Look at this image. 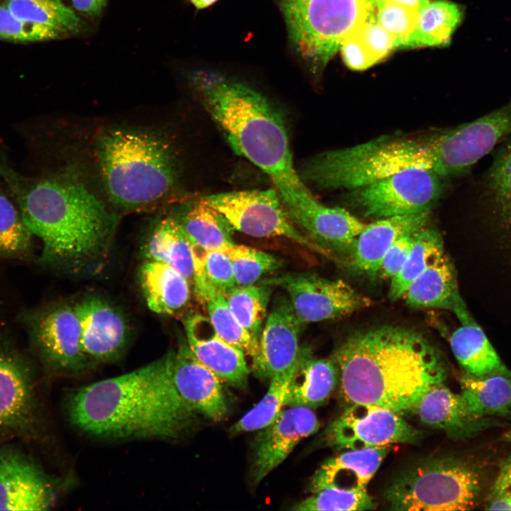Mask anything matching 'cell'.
<instances>
[{
  "mask_svg": "<svg viewBox=\"0 0 511 511\" xmlns=\"http://www.w3.org/2000/svg\"><path fill=\"white\" fill-rule=\"evenodd\" d=\"M340 392L348 403L369 404L400 414L412 412L446 369L436 349L418 332L384 325L348 336L334 353Z\"/></svg>",
  "mask_w": 511,
  "mask_h": 511,
  "instance_id": "obj_1",
  "label": "cell"
},
{
  "mask_svg": "<svg viewBox=\"0 0 511 511\" xmlns=\"http://www.w3.org/2000/svg\"><path fill=\"white\" fill-rule=\"evenodd\" d=\"M0 177L24 222L41 241L40 264L80 269L107 249L116 218L83 185L60 175H25L4 163Z\"/></svg>",
  "mask_w": 511,
  "mask_h": 511,
  "instance_id": "obj_2",
  "label": "cell"
},
{
  "mask_svg": "<svg viewBox=\"0 0 511 511\" xmlns=\"http://www.w3.org/2000/svg\"><path fill=\"white\" fill-rule=\"evenodd\" d=\"M174 351L140 368L78 388L68 397L70 422L97 436L175 439L195 412L172 378Z\"/></svg>",
  "mask_w": 511,
  "mask_h": 511,
  "instance_id": "obj_3",
  "label": "cell"
},
{
  "mask_svg": "<svg viewBox=\"0 0 511 511\" xmlns=\"http://www.w3.org/2000/svg\"><path fill=\"white\" fill-rule=\"evenodd\" d=\"M194 84L233 150L271 178L287 211L314 196L293 166L285 121L264 96L213 74H197Z\"/></svg>",
  "mask_w": 511,
  "mask_h": 511,
  "instance_id": "obj_4",
  "label": "cell"
},
{
  "mask_svg": "<svg viewBox=\"0 0 511 511\" xmlns=\"http://www.w3.org/2000/svg\"><path fill=\"white\" fill-rule=\"evenodd\" d=\"M97 154L107 194L124 208L159 201L170 192L177 177L172 149L151 133L109 131L99 138Z\"/></svg>",
  "mask_w": 511,
  "mask_h": 511,
  "instance_id": "obj_5",
  "label": "cell"
},
{
  "mask_svg": "<svg viewBox=\"0 0 511 511\" xmlns=\"http://www.w3.org/2000/svg\"><path fill=\"white\" fill-rule=\"evenodd\" d=\"M433 164L432 136H383L317 154L302 163L298 173L319 189H356L404 170H432Z\"/></svg>",
  "mask_w": 511,
  "mask_h": 511,
  "instance_id": "obj_6",
  "label": "cell"
},
{
  "mask_svg": "<svg viewBox=\"0 0 511 511\" xmlns=\"http://www.w3.org/2000/svg\"><path fill=\"white\" fill-rule=\"evenodd\" d=\"M485 487L482 468L454 455L432 456L400 472L384 498L394 510H469L480 502Z\"/></svg>",
  "mask_w": 511,
  "mask_h": 511,
  "instance_id": "obj_7",
  "label": "cell"
},
{
  "mask_svg": "<svg viewBox=\"0 0 511 511\" xmlns=\"http://www.w3.org/2000/svg\"><path fill=\"white\" fill-rule=\"evenodd\" d=\"M299 53L326 63L343 43L375 16V0H280Z\"/></svg>",
  "mask_w": 511,
  "mask_h": 511,
  "instance_id": "obj_8",
  "label": "cell"
},
{
  "mask_svg": "<svg viewBox=\"0 0 511 511\" xmlns=\"http://www.w3.org/2000/svg\"><path fill=\"white\" fill-rule=\"evenodd\" d=\"M39 426L33 365L0 316V444L33 439Z\"/></svg>",
  "mask_w": 511,
  "mask_h": 511,
  "instance_id": "obj_9",
  "label": "cell"
},
{
  "mask_svg": "<svg viewBox=\"0 0 511 511\" xmlns=\"http://www.w3.org/2000/svg\"><path fill=\"white\" fill-rule=\"evenodd\" d=\"M34 355L48 370L77 375L91 364L81 345V329L74 305L57 302L26 309L18 314Z\"/></svg>",
  "mask_w": 511,
  "mask_h": 511,
  "instance_id": "obj_10",
  "label": "cell"
},
{
  "mask_svg": "<svg viewBox=\"0 0 511 511\" xmlns=\"http://www.w3.org/2000/svg\"><path fill=\"white\" fill-rule=\"evenodd\" d=\"M204 199L233 230L257 238L284 237L312 251L329 255L295 225L276 189L232 191Z\"/></svg>",
  "mask_w": 511,
  "mask_h": 511,
  "instance_id": "obj_11",
  "label": "cell"
},
{
  "mask_svg": "<svg viewBox=\"0 0 511 511\" xmlns=\"http://www.w3.org/2000/svg\"><path fill=\"white\" fill-rule=\"evenodd\" d=\"M511 134V99L474 120L432 135V170L439 177L469 170Z\"/></svg>",
  "mask_w": 511,
  "mask_h": 511,
  "instance_id": "obj_12",
  "label": "cell"
},
{
  "mask_svg": "<svg viewBox=\"0 0 511 511\" xmlns=\"http://www.w3.org/2000/svg\"><path fill=\"white\" fill-rule=\"evenodd\" d=\"M353 204L367 217L380 219L429 211L442 193L440 177L410 168L355 189Z\"/></svg>",
  "mask_w": 511,
  "mask_h": 511,
  "instance_id": "obj_13",
  "label": "cell"
},
{
  "mask_svg": "<svg viewBox=\"0 0 511 511\" xmlns=\"http://www.w3.org/2000/svg\"><path fill=\"white\" fill-rule=\"evenodd\" d=\"M322 437L334 449L360 450L395 443L415 444L420 433L392 410L353 404L326 427Z\"/></svg>",
  "mask_w": 511,
  "mask_h": 511,
  "instance_id": "obj_14",
  "label": "cell"
},
{
  "mask_svg": "<svg viewBox=\"0 0 511 511\" xmlns=\"http://www.w3.org/2000/svg\"><path fill=\"white\" fill-rule=\"evenodd\" d=\"M263 283L279 285L285 291L302 324L346 316L372 303L345 281L312 273L285 274Z\"/></svg>",
  "mask_w": 511,
  "mask_h": 511,
  "instance_id": "obj_15",
  "label": "cell"
},
{
  "mask_svg": "<svg viewBox=\"0 0 511 511\" xmlns=\"http://www.w3.org/2000/svg\"><path fill=\"white\" fill-rule=\"evenodd\" d=\"M55 489L40 465L16 445L0 446V510H47Z\"/></svg>",
  "mask_w": 511,
  "mask_h": 511,
  "instance_id": "obj_16",
  "label": "cell"
},
{
  "mask_svg": "<svg viewBox=\"0 0 511 511\" xmlns=\"http://www.w3.org/2000/svg\"><path fill=\"white\" fill-rule=\"evenodd\" d=\"M302 325L287 295H277L260 335L258 358L252 366L256 375L270 379L301 365L309 352L300 346Z\"/></svg>",
  "mask_w": 511,
  "mask_h": 511,
  "instance_id": "obj_17",
  "label": "cell"
},
{
  "mask_svg": "<svg viewBox=\"0 0 511 511\" xmlns=\"http://www.w3.org/2000/svg\"><path fill=\"white\" fill-rule=\"evenodd\" d=\"M319 422L311 408L289 407L262 429L254 442L251 477L254 484L262 481L282 463L303 439L314 434Z\"/></svg>",
  "mask_w": 511,
  "mask_h": 511,
  "instance_id": "obj_18",
  "label": "cell"
},
{
  "mask_svg": "<svg viewBox=\"0 0 511 511\" xmlns=\"http://www.w3.org/2000/svg\"><path fill=\"white\" fill-rule=\"evenodd\" d=\"M74 307L80 324L82 351L90 364L119 358L129 337L123 315L98 296L87 297Z\"/></svg>",
  "mask_w": 511,
  "mask_h": 511,
  "instance_id": "obj_19",
  "label": "cell"
},
{
  "mask_svg": "<svg viewBox=\"0 0 511 511\" xmlns=\"http://www.w3.org/2000/svg\"><path fill=\"white\" fill-rule=\"evenodd\" d=\"M172 378L185 403L195 413L218 422L228 412L221 379L200 363L182 338L174 351Z\"/></svg>",
  "mask_w": 511,
  "mask_h": 511,
  "instance_id": "obj_20",
  "label": "cell"
},
{
  "mask_svg": "<svg viewBox=\"0 0 511 511\" xmlns=\"http://www.w3.org/2000/svg\"><path fill=\"white\" fill-rule=\"evenodd\" d=\"M184 324L187 346L195 358L221 380L245 387L249 368L243 351L223 340L208 317L194 314Z\"/></svg>",
  "mask_w": 511,
  "mask_h": 511,
  "instance_id": "obj_21",
  "label": "cell"
},
{
  "mask_svg": "<svg viewBox=\"0 0 511 511\" xmlns=\"http://www.w3.org/2000/svg\"><path fill=\"white\" fill-rule=\"evenodd\" d=\"M429 211L380 218L366 225L351 248L350 265L355 271L378 275L383 260L392 245L402 236L424 229Z\"/></svg>",
  "mask_w": 511,
  "mask_h": 511,
  "instance_id": "obj_22",
  "label": "cell"
},
{
  "mask_svg": "<svg viewBox=\"0 0 511 511\" xmlns=\"http://www.w3.org/2000/svg\"><path fill=\"white\" fill-rule=\"evenodd\" d=\"M412 412L426 426L442 430L454 439L470 438L490 426V418H479L468 408L463 396L443 384L428 390Z\"/></svg>",
  "mask_w": 511,
  "mask_h": 511,
  "instance_id": "obj_23",
  "label": "cell"
},
{
  "mask_svg": "<svg viewBox=\"0 0 511 511\" xmlns=\"http://www.w3.org/2000/svg\"><path fill=\"white\" fill-rule=\"evenodd\" d=\"M295 225L325 250L351 248L366 224L341 207H331L316 198L290 215Z\"/></svg>",
  "mask_w": 511,
  "mask_h": 511,
  "instance_id": "obj_24",
  "label": "cell"
},
{
  "mask_svg": "<svg viewBox=\"0 0 511 511\" xmlns=\"http://www.w3.org/2000/svg\"><path fill=\"white\" fill-rule=\"evenodd\" d=\"M403 298L414 308L449 310L461 324L474 321L460 295L454 268L445 253L410 284Z\"/></svg>",
  "mask_w": 511,
  "mask_h": 511,
  "instance_id": "obj_25",
  "label": "cell"
},
{
  "mask_svg": "<svg viewBox=\"0 0 511 511\" xmlns=\"http://www.w3.org/2000/svg\"><path fill=\"white\" fill-rule=\"evenodd\" d=\"M389 451L390 446L347 450L331 457L312 476L309 490L314 493L328 487L366 489Z\"/></svg>",
  "mask_w": 511,
  "mask_h": 511,
  "instance_id": "obj_26",
  "label": "cell"
},
{
  "mask_svg": "<svg viewBox=\"0 0 511 511\" xmlns=\"http://www.w3.org/2000/svg\"><path fill=\"white\" fill-rule=\"evenodd\" d=\"M139 282L148 307L162 315H173L190 301L192 286L171 266L147 260L139 270Z\"/></svg>",
  "mask_w": 511,
  "mask_h": 511,
  "instance_id": "obj_27",
  "label": "cell"
},
{
  "mask_svg": "<svg viewBox=\"0 0 511 511\" xmlns=\"http://www.w3.org/2000/svg\"><path fill=\"white\" fill-rule=\"evenodd\" d=\"M142 251L147 260L175 269L192 288L194 269L192 242L177 219L168 216L158 221L148 233Z\"/></svg>",
  "mask_w": 511,
  "mask_h": 511,
  "instance_id": "obj_28",
  "label": "cell"
},
{
  "mask_svg": "<svg viewBox=\"0 0 511 511\" xmlns=\"http://www.w3.org/2000/svg\"><path fill=\"white\" fill-rule=\"evenodd\" d=\"M339 382L334 358H314L309 351L292 380L286 406L317 407L326 401Z\"/></svg>",
  "mask_w": 511,
  "mask_h": 511,
  "instance_id": "obj_29",
  "label": "cell"
},
{
  "mask_svg": "<svg viewBox=\"0 0 511 511\" xmlns=\"http://www.w3.org/2000/svg\"><path fill=\"white\" fill-rule=\"evenodd\" d=\"M461 392L470 410L479 418L511 414V375L494 372L460 378Z\"/></svg>",
  "mask_w": 511,
  "mask_h": 511,
  "instance_id": "obj_30",
  "label": "cell"
},
{
  "mask_svg": "<svg viewBox=\"0 0 511 511\" xmlns=\"http://www.w3.org/2000/svg\"><path fill=\"white\" fill-rule=\"evenodd\" d=\"M483 176L480 199L498 221L511 232V134L498 145Z\"/></svg>",
  "mask_w": 511,
  "mask_h": 511,
  "instance_id": "obj_31",
  "label": "cell"
},
{
  "mask_svg": "<svg viewBox=\"0 0 511 511\" xmlns=\"http://www.w3.org/2000/svg\"><path fill=\"white\" fill-rule=\"evenodd\" d=\"M449 343L454 355L467 373L476 376L494 372L511 375L475 321L462 324L452 333Z\"/></svg>",
  "mask_w": 511,
  "mask_h": 511,
  "instance_id": "obj_32",
  "label": "cell"
},
{
  "mask_svg": "<svg viewBox=\"0 0 511 511\" xmlns=\"http://www.w3.org/2000/svg\"><path fill=\"white\" fill-rule=\"evenodd\" d=\"M190 240L207 251H225L234 244V231L226 218L204 198L177 219Z\"/></svg>",
  "mask_w": 511,
  "mask_h": 511,
  "instance_id": "obj_33",
  "label": "cell"
},
{
  "mask_svg": "<svg viewBox=\"0 0 511 511\" xmlns=\"http://www.w3.org/2000/svg\"><path fill=\"white\" fill-rule=\"evenodd\" d=\"M463 16L461 6L454 3L446 1L429 3L419 12L415 27L402 48L449 44Z\"/></svg>",
  "mask_w": 511,
  "mask_h": 511,
  "instance_id": "obj_34",
  "label": "cell"
},
{
  "mask_svg": "<svg viewBox=\"0 0 511 511\" xmlns=\"http://www.w3.org/2000/svg\"><path fill=\"white\" fill-rule=\"evenodd\" d=\"M4 4L20 18L57 32L62 38L78 34L82 21L62 0H6Z\"/></svg>",
  "mask_w": 511,
  "mask_h": 511,
  "instance_id": "obj_35",
  "label": "cell"
},
{
  "mask_svg": "<svg viewBox=\"0 0 511 511\" xmlns=\"http://www.w3.org/2000/svg\"><path fill=\"white\" fill-rule=\"evenodd\" d=\"M300 366L273 376L265 395L232 425L229 432L236 434L256 431L273 422L286 406L292 380Z\"/></svg>",
  "mask_w": 511,
  "mask_h": 511,
  "instance_id": "obj_36",
  "label": "cell"
},
{
  "mask_svg": "<svg viewBox=\"0 0 511 511\" xmlns=\"http://www.w3.org/2000/svg\"><path fill=\"white\" fill-rule=\"evenodd\" d=\"M444 253V244L440 233L434 229H422L418 233L401 269L390 280L388 293L390 300L403 298L410 284L436 258Z\"/></svg>",
  "mask_w": 511,
  "mask_h": 511,
  "instance_id": "obj_37",
  "label": "cell"
},
{
  "mask_svg": "<svg viewBox=\"0 0 511 511\" xmlns=\"http://www.w3.org/2000/svg\"><path fill=\"white\" fill-rule=\"evenodd\" d=\"M33 233L11 196L0 185V258L28 260L33 256Z\"/></svg>",
  "mask_w": 511,
  "mask_h": 511,
  "instance_id": "obj_38",
  "label": "cell"
},
{
  "mask_svg": "<svg viewBox=\"0 0 511 511\" xmlns=\"http://www.w3.org/2000/svg\"><path fill=\"white\" fill-rule=\"evenodd\" d=\"M272 285L263 283L236 287L225 296L233 315L259 343L268 307L272 295Z\"/></svg>",
  "mask_w": 511,
  "mask_h": 511,
  "instance_id": "obj_39",
  "label": "cell"
},
{
  "mask_svg": "<svg viewBox=\"0 0 511 511\" xmlns=\"http://www.w3.org/2000/svg\"><path fill=\"white\" fill-rule=\"evenodd\" d=\"M208 318L217 334L225 341L241 349L254 365L259 355V343L240 324L229 309L224 295L216 293L204 304Z\"/></svg>",
  "mask_w": 511,
  "mask_h": 511,
  "instance_id": "obj_40",
  "label": "cell"
},
{
  "mask_svg": "<svg viewBox=\"0 0 511 511\" xmlns=\"http://www.w3.org/2000/svg\"><path fill=\"white\" fill-rule=\"evenodd\" d=\"M224 252L231 262L239 286L253 285L282 265V260L273 254L244 245L234 243Z\"/></svg>",
  "mask_w": 511,
  "mask_h": 511,
  "instance_id": "obj_41",
  "label": "cell"
},
{
  "mask_svg": "<svg viewBox=\"0 0 511 511\" xmlns=\"http://www.w3.org/2000/svg\"><path fill=\"white\" fill-rule=\"evenodd\" d=\"M376 503L366 489L347 490L334 487L322 489L302 501L295 503L292 510H372Z\"/></svg>",
  "mask_w": 511,
  "mask_h": 511,
  "instance_id": "obj_42",
  "label": "cell"
},
{
  "mask_svg": "<svg viewBox=\"0 0 511 511\" xmlns=\"http://www.w3.org/2000/svg\"><path fill=\"white\" fill-rule=\"evenodd\" d=\"M378 23L395 39V47H402L413 31L419 12L414 9L390 2L375 3Z\"/></svg>",
  "mask_w": 511,
  "mask_h": 511,
  "instance_id": "obj_43",
  "label": "cell"
},
{
  "mask_svg": "<svg viewBox=\"0 0 511 511\" xmlns=\"http://www.w3.org/2000/svg\"><path fill=\"white\" fill-rule=\"evenodd\" d=\"M61 38L55 31L15 16L4 3L0 5V39L16 43Z\"/></svg>",
  "mask_w": 511,
  "mask_h": 511,
  "instance_id": "obj_44",
  "label": "cell"
},
{
  "mask_svg": "<svg viewBox=\"0 0 511 511\" xmlns=\"http://www.w3.org/2000/svg\"><path fill=\"white\" fill-rule=\"evenodd\" d=\"M204 270L209 285L224 296L238 286L231 262L222 251H207Z\"/></svg>",
  "mask_w": 511,
  "mask_h": 511,
  "instance_id": "obj_45",
  "label": "cell"
},
{
  "mask_svg": "<svg viewBox=\"0 0 511 511\" xmlns=\"http://www.w3.org/2000/svg\"><path fill=\"white\" fill-rule=\"evenodd\" d=\"M356 33L374 63L396 48L395 38L378 23L375 16Z\"/></svg>",
  "mask_w": 511,
  "mask_h": 511,
  "instance_id": "obj_46",
  "label": "cell"
},
{
  "mask_svg": "<svg viewBox=\"0 0 511 511\" xmlns=\"http://www.w3.org/2000/svg\"><path fill=\"white\" fill-rule=\"evenodd\" d=\"M419 231L405 234L395 241L383 260L378 273L380 278L391 280L397 274L410 253Z\"/></svg>",
  "mask_w": 511,
  "mask_h": 511,
  "instance_id": "obj_47",
  "label": "cell"
},
{
  "mask_svg": "<svg viewBox=\"0 0 511 511\" xmlns=\"http://www.w3.org/2000/svg\"><path fill=\"white\" fill-rule=\"evenodd\" d=\"M340 50L346 65L352 70H363L375 64L357 33L346 39Z\"/></svg>",
  "mask_w": 511,
  "mask_h": 511,
  "instance_id": "obj_48",
  "label": "cell"
},
{
  "mask_svg": "<svg viewBox=\"0 0 511 511\" xmlns=\"http://www.w3.org/2000/svg\"><path fill=\"white\" fill-rule=\"evenodd\" d=\"M507 493H511V454L500 465L489 498Z\"/></svg>",
  "mask_w": 511,
  "mask_h": 511,
  "instance_id": "obj_49",
  "label": "cell"
},
{
  "mask_svg": "<svg viewBox=\"0 0 511 511\" xmlns=\"http://www.w3.org/2000/svg\"><path fill=\"white\" fill-rule=\"evenodd\" d=\"M74 8L79 12L89 16H99L107 0H70Z\"/></svg>",
  "mask_w": 511,
  "mask_h": 511,
  "instance_id": "obj_50",
  "label": "cell"
},
{
  "mask_svg": "<svg viewBox=\"0 0 511 511\" xmlns=\"http://www.w3.org/2000/svg\"><path fill=\"white\" fill-rule=\"evenodd\" d=\"M485 510H511V493L489 498Z\"/></svg>",
  "mask_w": 511,
  "mask_h": 511,
  "instance_id": "obj_51",
  "label": "cell"
},
{
  "mask_svg": "<svg viewBox=\"0 0 511 511\" xmlns=\"http://www.w3.org/2000/svg\"><path fill=\"white\" fill-rule=\"evenodd\" d=\"M390 2L414 9L420 12L429 4V0H375V3Z\"/></svg>",
  "mask_w": 511,
  "mask_h": 511,
  "instance_id": "obj_52",
  "label": "cell"
},
{
  "mask_svg": "<svg viewBox=\"0 0 511 511\" xmlns=\"http://www.w3.org/2000/svg\"><path fill=\"white\" fill-rule=\"evenodd\" d=\"M192 4L198 9H202L207 8L211 5H212L214 3H215L217 0H190Z\"/></svg>",
  "mask_w": 511,
  "mask_h": 511,
  "instance_id": "obj_53",
  "label": "cell"
},
{
  "mask_svg": "<svg viewBox=\"0 0 511 511\" xmlns=\"http://www.w3.org/2000/svg\"><path fill=\"white\" fill-rule=\"evenodd\" d=\"M505 440L511 441V431L507 432L505 436Z\"/></svg>",
  "mask_w": 511,
  "mask_h": 511,
  "instance_id": "obj_54",
  "label": "cell"
}]
</instances>
